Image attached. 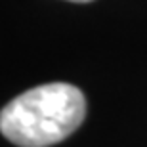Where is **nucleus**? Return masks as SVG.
I'll return each instance as SVG.
<instances>
[{
	"mask_svg": "<svg viewBox=\"0 0 147 147\" xmlns=\"http://www.w3.org/2000/svg\"><path fill=\"white\" fill-rule=\"evenodd\" d=\"M69 2H92V0H69Z\"/></svg>",
	"mask_w": 147,
	"mask_h": 147,
	"instance_id": "obj_2",
	"label": "nucleus"
},
{
	"mask_svg": "<svg viewBox=\"0 0 147 147\" xmlns=\"http://www.w3.org/2000/svg\"><path fill=\"white\" fill-rule=\"evenodd\" d=\"M84 117V94L67 82H50L31 88L4 105L0 130L19 147H50L67 140Z\"/></svg>",
	"mask_w": 147,
	"mask_h": 147,
	"instance_id": "obj_1",
	"label": "nucleus"
}]
</instances>
